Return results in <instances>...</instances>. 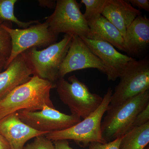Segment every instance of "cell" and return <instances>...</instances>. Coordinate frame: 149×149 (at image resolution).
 Here are the masks:
<instances>
[{"label": "cell", "instance_id": "obj_26", "mask_svg": "<svg viewBox=\"0 0 149 149\" xmlns=\"http://www.w3.org/2000/svg\"><path fill=\"white\" fill-rule=\"evenodd\" d=\"M39 5L43 7L55 9L56 6V1L52 0H39L38 1Z\"/></svg>", "mask_w": 149, "mask_h": 149}, {"label": "cell", "instance_id": "obj_24", "mask_svg": "<svg viewBox=\"0 0 149 149\" xmlns=\"http://www.w3.org/2000/svg\"><path fill=\"white\" fill-rule=\"evenodd\" d=\"M127 1L133 7H136L140 9L149 11V0H129Z\"/></svg>", "mask_w": 149, "mask_h": 149}, {"label": "cell", "instance_id": "obj_2", "mask_svg": "<svg viewBox=\"0 0 149 149\" xmlns=\"http://www.w3.org/2000/svg\"><path fill=\"white\" fill-rule=\"evenodd\" d=\"M149 104V90L118 105L109 106L102 121V136L107 143L123 136L132 128L135 118Z\"/></svg>", "mask_w": 149, "mask_h": 149}, {"label": "cell", "instance_id": "obj_4", "mask_svg": "<svg viewBox=\"0 0 149 149\" xmlns=\"http://www.w3.org/2000/svg\"><path fill=\"white\" fill-rule=\"evenodd\" d=\"M55 88L61 100L68 107L71 114L83 119L95 111L102 102L103 97L91 93L75 75L70 76L68 81L60 78Z\"/></svg>", "mask_w": 149, "mask_h": 149}, {"label": "cell", "instance_id": "obj_3", "mask_svg": "<svg viewBox=\"0 0 149 149\" xmlns=\"http://www.w3.org/2000/svg\"><path fill=\"white\" fill-rule=\"evenodd\" d=\"M112 89L109 88L105 94L101 104L89 116L70 128L65 130L51 132L45 135L52 141L61 140H73L84 146L93 142L105 143L102 136L101 123L104 114L108 108Z\"/></svg>", "mask_w": 149, "mask_h": 149}, {"label": "cell", "instance_id": "obj_14", "mask_svg": "<svg viewBox=\"0 0 149 149\" xmlns=\"http://www.w3.org/2000/svg\"><path fill=\"white\" fill-rule=\"evenodd\" d=\"M125 52L129 56H138L149 45V19L142 14L137 17L126 30L124 37Z\"/></svg>", "mask_w": 149, "mask_h": 149}, {"label": "cell", "instance_id": "obj_28", "mask_svg": "<svg viewBox=\"0 0 149 149\" xmlns=\"http://www.w3.org/2000/svg\"><path fill=\"white\" fill-rule=\"evenodd\" d=\"M8 58L2 54L0 53V72L4 68Z\"/></svg>", "mask_w": 149, "mask_h": 149}, {"label": "cell", "instance_id": "obj_15", "mask_svg": "<svg viewBox=\"0 0 149 149\" xmlns=\"http://www.w3.org/2000/svg\"><path fill=\"white\" fill-rule=\"evenodd\" d=\"M141 15V11L124 0H107L102 14L118 29L123 38L127 28Z\"/></svg>", "mask_w": 149, "mask_h": 149}, {"label": "cell", "instance_id": "obj_18", "mask_svg": "<svg viewBox=\"0 0 149 149\" xmlns=\"http://www.w3.org/2000/svg\"><path fill=\"white\" fill-rule=\"evenodd\" d=\"M17 2V0H0V21L13 22L20 29H24L31 24L40 23L39 20L23 22L19 20L14 14V6Z\"/></svg>", "mask_w": 149, "mask_h": 149}, {"label": "cell", "instance_id": "obj_6", "mask_svg": "<svg viewBox=\"0 0 149 149\" xmlns=\"http://www.w3.org/2000/svg\"><path fill=\"white\" fill-rule=\"evenodd\" d=\"M109 106L118 105L149 90V58L147 56L128 63L120 74Z\"/></svg>", "mask_w": 149, "mask_h": 149}, {"label": "cell", "instance_id": "obj_23", "mask_svg": "<svg viewBox=\"0 0 149 149\" xmlns=\"http://www.w3.org/2000/svg\"><path fill=\"white\" fill-rule=\"evenodd\" d=\"M148 122H149V104L136 116L131 128L142 126Z\"/></svg>", "mask_w": 149, "mask_h": 149}, {"label": "cell", "instance_id": "obj_11", "mask_svg": "<svg viewBox=\"0 0 149 149\" xmlns=\"http://www.w3.org/2000/svg\"><path fill=\"white\" fill-rule=\"evenodd\" d=\"M91 52L103 63L107 79L115 81L120 77L128 63L136 59L120 53L113 46L107 42L81 37Z\"/></svg>", "mask_w": 149, "mask_h": 149}, {"label": "cell", "instance_id": "obj_25", "mask_svg": "<svg viewBox=\"0 0 149 149\" xmlns=\"http://www.w3.org/2000/svg\"><path fill=\"white\" fill-rule=\"evenodd\" d=\"M55 149H73L69 146L68 140H58L54 141Z\"/></svg>", "mask_w": 149, "mask_h": 149}, {"label": "cell", "instance_id": "obj_19", "mask_svg": "<svg viewBox=\"0 0 149 149\" xmlns=\"http://www.w3.org/2000/svg\"><path fill=\"white\" fill-rule=\"evenodd\" d=\"M107 1V0H81V3L85 6V11L83 15L86 21H89L101 15Z\"/></svg>", "mask_w": 149, "mask_h": 149}, {"label": "cell", "instance_id": "obj_7", "mask_svg": "<svg viewBox=\"0 0 149 149\" xmlns=\"http://www.w3.org/2000/svg\"><path fill=\"white\" fill-rule=\"evenodd\" d=\"M76 0H58L53 13L46 17L49 29L58 35L65 33L80 38L87 37L89 30L88 22Z\"/></svg>", "mask_w": 149, "mask_h": 149}, {"label": "cell", "instance_id": "obj_13", "mask_svg": "<svg viewBox=\"0 0 149 149\" xmlns=\"http://www.w3.org/2000/svg\"><path fill=\"white\" fill-rule=\"evenodd\" d=\"M0 133L8 142L11 149H23L30 139L48 133L37 131L24 123L16 112L0 119Z\"/></svg>", "mask_w": 149, "mask_h": 149}, {"label": "cell", "instance_id": "obj_20", "mask_svg": "<svg viewBox=\"0 0 149 149\" xmlns=\"http://www.w3.org/2000/svg\"><path fill=\"white\" fill-rule=\"evenodd\" d=\"M3 23L0 21V53L8 59L11 51V41L8 32L3 27Z\"/></svg>", "mask_w": 149, "mask_h": 149}, {"label": "cell", "instance_id": "obj_1", "mask_svg": "<svg viewBox=\"0 0 149 149\" xmlns=\"http://www.w3.org/2000/svg\"><path fill=\"white\" fill-rule=\"evenodd\" d=\"M53 88L50 82L33 75L0 100V119L22 110L37 111L46 107L55 108L50 96Z\"/></svg>", "mask_w": 149, "mask_h": 149}, {"label": "cell", "instance_id": "obj_9", "mask_svg": "<svg viewBox=\"0 0 149 149\" xmlns=\"http://www.w3.org/2000/svg\"><path fill=\"white\" fill-rule=\"evenodd\" d=\"M16 113L24 123L35 130L47 133L65 130L81 120L79 116L65 114L49 107L37 111L22 110Z\"/></svg>", "mask_w": 149, "mask_h": 149}, {"label": "cell", "instance_id": "obj_17", "mask_svg": "<svg viewBox=\"0 0 149 149\" xmlns=\"http://www.w3.org/2000/svg\"><path fill=\"white\" fill-rule=\"evenodd\" d=\"M149 143V122L130 129L123 136L119 149H145Z\"/></svg>", "mask_w": 149, "mask_h": 149}, {"label": "cell", "instance_id": "obj_21", "mask_svg": "<svg viewBox=\"0 0 149 149\" xmlns=\"http://www.w3.org/2000/svg\"><path fill=\"white\" fill-rule=\"evenodd\" d=\"M23 149H55L52 141L45 136H37L34 141L24 146Z\"/></svg>", "mask_w": 149, "mask_h": 149}, {"label": "cell", "instance_id": "obj_10", "mask_svg": "<svg viewBox=\"0 0 149 149\" xmlns=\"http://www.w3.org/2000/svg\"><path fill=\"white\" fill-rule=\"evenodd\" d=\"M87 68H95L106 73L104 65L91 52L80 37H72L66 56L60 68L58 79L69 72Z\"/></svg>", "mask_w": 149, "mask_h": 149}, {"label": "cell", "instance_id": "obj_22", "mask_svg": "<svg viewBox=\"0 0 149 149\" xmlns=\"http://www.w3.org/2000/svg\"><path fill=\"white\" fill-rule=\"evenodd\" d=\"M121 138H118L105 143L93 142L89 144V149H119Z\"/></svg>", "mask_w": 149, "mask_h": 149}, {"label": "cell", "instance_id": "obj_5", "mask_svg": "<svg viewBox=\"0 0 149 149\" xmlns=\"http://www.w3.org/2000/svg\"><path fill=\"white\" fill-rule=\"evenodd\" d=\"M72 37L65 35L63 38L41 50L33 47L25 51L33 68L34 75L49 81L55 88L60 68L72 42Z\"/></svg>", "mask_w": 149, "mask_h": 149}, {"label": "cell", "instance_id": "obj_27", "mask_svg": "<svg viewBox=\"0 0 149 149\" xmlns=\"http://www.w3.org/2000/svg\"><path fill=\"white\" fill-rule=\"evenodd\" d=\"M0 149H11L8 142L1 133H0Z\"/></svg>", "mask_w": 149, "mask_h": 149}, {"label": "cell", "instance_id": "obj_12", "mask_svg": "<svg viewBox=\"0 0 149 149\" xmlns=\"http://www.w3.org/2000/svg\"><path fill=\"white\" fill-rule=\"evenodd\" d=\"M34 75L25 52L14 59L4 71L0 72V100L15 88L28 82Z\"/></svg>", "mask_w": 149, "mask_h": 149}, {"label": "cell", "instance_id": "obj_8", "mask_svg": "<svg viewBox=\"0 0 149 149\" xmlns=\"http://www.w3.org/2000/svg\"><path fill=\"white\" fill-rule=\"evenodd\" d=\"M3 27L8 32L11 41L10 56L7 60L6 69L17 56L33 47L45 48L56 43L58 35L49 29L47 22L31 25L24 29H13L3 23Z\"/></svg>", "mask_w": 149, "mask_h": 149}, {"label": "cell", "instance_id": "obj_16", "mask_svg": "<svg viewBox=\"0 0 149 149\" xmlns=\"http://www.w3.org/2000/svg\"><path fill=\"white\" fill-rule=\"evenodd\" d=\"M89 32L87 38L103 41L125 52L124 38L120 31L106 18L100 15L87 21Z\"/></svg>", "mask_w": 149, "mask_h": 149}]
</instances>
